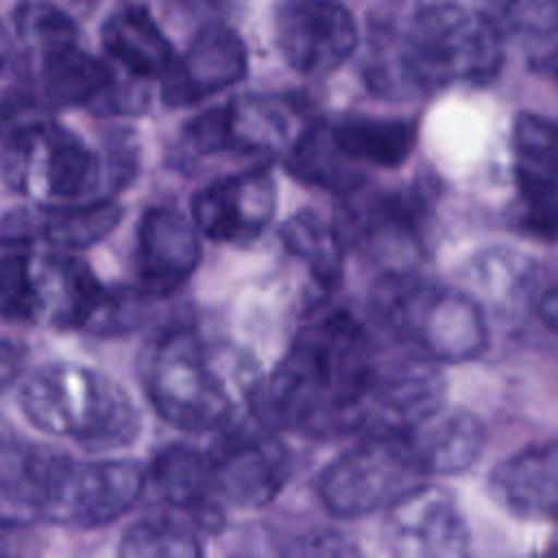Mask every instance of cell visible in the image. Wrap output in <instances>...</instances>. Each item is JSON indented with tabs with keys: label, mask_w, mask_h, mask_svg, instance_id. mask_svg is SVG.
I'll use <instances>...</instances> for the list:
<instances>
[{
	"label": "cell",
	"mask_w": 558,
	"mask_h": 558,
	"mask_svg": "<svg viewBox=\"0 0 558 558\" xmlns=\"http://www.w3.org/2000/svg\"><path fill=\"white\" fill-rule=\"evenodd\" d=\"M185 2H211V0H185Z\"/></svg>",
	"instance_id": "8d00e7d4"
},
{
	"label": "cell",
	"mask_w": 558,
	"mask_h": 558,
	"mask_svg": "<svg viewBox=\"0 0 558 558\" xmlns=\"http://www.w3.org/2000/svg\"><path fill=\"white\" fill-rule=\"evenodd\" d=\"M150 296L142 288L116 286L107 288L87 320L83 331L96 336H120L137 329L146 316V301Z\"/></svg>",
	"instance_id": "4dcf8cb0"
},
{
	"label": "cell",
	"mask_w": 558,
	"mask_h": 558,
	"mask_svg": "<svg viewBox=\"0 0 558 558\" xmlns=\"http://www.w3.org/2000/svg\"><path fill=\"white\" fill-rule=\"evenodd\" d=\"M377 355L368 331L344 310L305 325L248 399L257 425L312 436L351 434Z\"/></svg>",
	"instance_id": "6da1fadb"
},
{
	"label": "cell",
	"mask_w": 558,
	"mask_h": 558,
	"mask_svg": "<svg viewBox=\"0 0 558 558\" xmlns=\"http://www.w3.org/2000/svg\"><path fill=\"white\" fill-rule=\"evenodd\" d=\"M279 235L286 251L307 268L316 292L314 305H318L338 288L342 277L347 246L336 222L312 209H303L281 225Z\"/></svg>",
	"instance_id": "d4e9b609"
},
{
	"label": "cell",
	"mask_w": 558,
	"mask_h": 558,
	"mask_svg": "<svg viewBox=\"0 0 558 558\" xmlns=\"http://www.w3.org/2000/svg\"><path fill=\"white\" fill-rule=\"evenodd\" d=\"M290 556H353L357 545L336 530H316L296 538L288 549Z\"/></svg>",
	"instance_id": "1f68e13d"
},
{
	"label": "cell",
	"mask_w": 558,
	"mask_h": 558,
	"mask_svg": "<svg viewBox=\"0 0 558 558\" xmlns=\"http://www.w3.org/2000/svg\"><path fill=\"white\" fill-rule=\"evenodd\" d=\"M137 375L153 410L181 432L220 429L235 410V395L216 353L192 327L155 333L137 357Z\"/></svg>",
	"instance_id": "5b68a950"
},
{
	"label": "cell",
	"mask_w": 558,
	"mask_h": 558,
	"mask_svg": "<svg viewBox=\"0 0 558 558\" xmlns=\"http://www.w3.org/2000/svg\"><path fill=\"white\" fill-rule=\"evenodd\" d=\"M530 299L534 307V316L551 331L558 336V281L545 283L534 290Z\"/></svg>",
	"instance_id": "d6a6232c"
},
{
	"label": "cell",
	"mask_w": 558,
	"mask_h": 558,
	"mask_svg": "<svg viewBox=\"0 0 558 558\" xmlns=\"http://www.w3.org/2000/svg\"><path fill=\"white\" fill-rule=\"evenodd\" d=\"M100 39L105 52L135 78H161L174 61V50L144 7H124L111 13Z\"/></svg>",
	"instance_id": "cb8c5ba5"
},
{
	"label": "cell",
	"mask_w": 558,
	"mask_h": 558,
	"mask_svg": "<svg viewBox=\"0 0 558 558\" xmlns=\"http://www.w3.org/2000/svg\"><path fill=\"white\" fill-rule=\"evenodd\" d=\"M159 497L196 532L216 534L225 525V504L216 495L207 451L172 442L157 451L148 471Z\"/></svg>",
	"instance_id": "ffe728a7"
},
{
	"label": "cell",
	"mask_w": 558,
	"mask_h": 558,
	"mask_svg": "<svg viewBox=\"0 0 558 558\" xmlns=\"http://www.w3.org/2000/svg\"><path fill=\"white\" fill-rule=\"evenodd\" d=\"M501 65L497 26L458 7L418 11L408 31L379 39L366 83L384 98H414L451 83H488Z\"/></svg>",
	"instance_id": "7a4b0ae2"
},
{
	"label": "cell",
	"mask_w": 558,
	"mask_h": 558,
	"mask_svg": "<svg viewBox=\"0 0 558 558\" xmlns=\"http://www.w3.org/2000/svg\"><path fill=\"white\" fill-rule=\"evenodd\" d=\"M13 48H11V39L7 35V31L0 24V83L9 76V72L13 70Z\"/></svg>",
	"instance_id": "e575fe53"
},
{
	"label": "cell",
	"mask_w": 558,
	"mask_h": 558,
	"mask_svg": "<svg viewBox=\"0 0 558 558\" xmlns=\"http://www.w3.org/2000/svg\"><path fill=\"white\" fill-rule=\"evenodd\" d=\"M148 469L131 458L59 462L39 514L59 525L102 527L126 514L144 495Z\"/></svg>",
	"instance_id": "30bf717a"
},
{
	"label": "cell",
	"mask_w": 558,
	"mask_h": 558,
	"mask_svg": "<svg viewBox=\"0 0 558 558\" xmlns=\"http://www.w3.org/2000/svg\"><path fill=\"white\" fill-rule=\"evenodd\" d=\"M246 68V48L240 35L225 24H207L163 72L161 100L174 109L196 105L240 83Z\"/></svg>",
	"instance_id": "ac0fdd59"
},
{
	"label": "cell",
	"mask_w": 558,
	"mask_h": 558,
	"mask_svg": "<svg viewBox=\"0 0 558 558\" xmlns=\"http://www.w3.org/2000/svg\"><path fill=\"white\" fill-rule=\"evenodd\" d=\"M288 102L270 96H242L192 118L181 142L192 155H277L286 153L299 129Z\"/></svg>",
	"instance_id": "7c38bea8"
},
{
	"label": "cell",
	"mask_w": 558,
	"mask_h": 558,
	"mask_svg": "<svg viewBox=\"0 0 558 558\" xmlns=\"http://www.w3.org/2000/svg\"><path fill=\"white\" fill-rule=\"evenodd\" d=\"M20 35L39 50V85L52 107H85L98 116L140 113L146 92L120 85L113 72L85 52L74 22L48 2H24L17 9Z\"/></svg>",
	"instance_id": "8992f818"
},
{
	"label": "cell",
	"mask_w": 558,
	"mask_h": 558,
	"mask_svg": "<svg viewBox=\"0 0 558 558\" xmlns=\"http://www.w3.org/2000/svg\"><path fill=\"white\" fill-rule=\"evenodd\" d=\"M549 70H551V72L558 76V57H556V59L549 63Z\"/></svg>",
	"instance_id": "d590c367"
},
{
	"label": "cell",
	"mask_w": 558,
	"mask_h": 558,
	"mask_svg": "<svg viewBox=\"0 0 558 558\" xmlns=\"http://www.w3.org/2000/svg\"><path fill=\"white\" fill-rule=\"evenodd\" d=\"M196 229L220 244L255 242L277 209V181L268 166L220 177L198 190L190 203Z\"/></svg>",
	"instance_id": "9a60e30c"
},
{
	"label": "cell",
	"mask_w": 558,
	"mask_h": 558,
	"mask_svg": "<svg viewBox=\"0 0 558 558\" xmlns=\"http://www.w3.org/2000/svg\"><path fill=\"white\" fill-rule=\"evenodd\" d=\"M7 185L44 207L89 201L102 187L107 166L70 129L31 122L15 129L0 153Z\"/></svg>",
	"instance_id": "52a82bcc"
},
{
	"label": "cell",
	"mask_w": 558,
	"mask_h": 558,
	"mask_svg": "<svg viewBox=\"0 0 558 558\" xmlns=\"http://www.w3.org/2000/svg\"><path fill=\"white\" fill-rule=\"evenodd\" d=\"M26 353L20 344L0 340V392L9 390L22 375Z\"/></svg>",
	"instance_id": "836d02e7"
},
{
	"label": "cell",
	"mask_w": 558,
	"mask_h": 558,
	"mask_svg": "<svg viewBox=\"0 0 558 558\" xmlns=\"http://www.w3.org/2000/svg\"><path fill=\"white\" fill-rule=\"evenodd\" d=\"M517 168L523 172L558 179V122L541 113L523 111L512 124Z\"/></svg>",
	"instance_id": "f546056e"
},
{
	"label": "cell",
	"mask_w": 558,
	"mask_h": 558,
	"mask_svg": "<svg viewBox=\"0 0 558 558\" xmlns=\"http://www.w3.org/2000/svg\"><path fill=\"white\" fill-rule=\"evenodd\" d=\"M196 225L174 207H148L137 222L135 272L150 299H166L181 290L201 264Z\"/></svg>",
	"instance_id": "e0dca14e"
},
{
	"label": "cell",
	"mask_w": 558,
	"mask_h": 558,
	"mask_svg": "<svg viewBox=\"0 0 558 558\" xmlns=\"http://www.w3.org/2000/svg\"><path fill=\"white\" fill-rule=\"evenodd\" d=\"M368 310L379 329L438 364L475 360L488 347L480 303L416 270L384 272L373 288Z\"/></svg>",
	"instance_id": "277c9868"
},
{
	"label": "cell",
	"mask_w": 558,
	"mask_h": 558,
	"mask_svg": "<svg viewBox=\"0 0 558 558\" xmlns=\"http://www.w3.org/2000/svg\"><path fill=\"white\" fill-rule=\"evenodd\" d=\"M381 538L388 554L401 558H458L471 547L458 499L440 486L425 484L386 508Z\"/></svg>",
	"instance_id": "5bb4252c"
},
{
	"label": "cell",
	"mask_w": 558,
	"mask_h": 558,
	"mask_svg": "<svg viewBox=\"0 0 558 558\" xmlns=\"http://www.w3.org/2000/svg\"><path fill=\"white\" fill-rule=\"evenodd\" d=\"M122 207L113 198H89L44 209H17L2 218L0 240L28 244L46 240L59 251H85L105 240L120 222Z\"/></svg>",
	"instance_id": "d6986e66"
},
{
	"label": "cell",
	"mask_w": 558,
	"mask_h": 558,
	"mask_svg": "<svg viewBox=\"0 0 558 558\" xmlns=\"http://www.w3.org/2000/svg\"><path fill=\"white\" fill-rule=\"evenodd\" d=\"M333 146L353 174L366 183L371 170L399 168L416 146V124L405 118L347 116L327 120Z\"/></svg>",
	"instance_id": "7402d4cb"
},
{
	"label": "cell",
	"mask_w": 558,
	"mask_h": 558,
	"mask_svg": "<svg viewBox=\"0 0 558 558\" xmlns=\"http://www.w3.org/2000/svg\"><path fill=\"white\" fill-rule=\"evenodd\" d=\"M493 499L525 521H558V440H545L504 458L488 477Z\"/></svg>",
	"instance_id": "44dd1931"
},
{
	"label": "cell",
	"mask_w": 558,
	"mask_h": 558,
	"mask_svg": "<svg viewBox=\"0 0 558 558\" xmlns=\"http://www.w3.org/2000/svg\"><path fill=\"white\" fill-rule=\"evenodd\" d=\"M425 475H456L473 466L486 445L482 421L466 410L440 408L408 434Z\"/></svg>",
	"instance_id": "603a6c76"
},
{
	"label": "cell",
	"mask_w": 558,
	"mask_h": 558,
	"mask_svg": "<svg viewBox=\"0 0 558 558\" xmlns=\"http://www.w3.org/2000/svg\"><path fill=\"white\" fill-rule=\"evenodd\" d=\"M20 410L39 432L72 438L89 451L129 447L142 432L131 395L100 371L74 362H48L20 388Z\"/></svg>",
	"instance_id": "3957f363"
},
{
	"label": "cell",
	"mask_w": 558,
	"mask_h": 558,
	"mask_svg": "<svg viewBox=\"0 0 558 558\" xmlns=\"http://www.w3.org/2000/svg\"><path fill=\"white\" fill-rule=\"evenodd\" d=\"M427 198L423 190L364 187L344 194L342 209L333 220L347 248H357L384 266V272L414 270L412 264L425 253Z\"/></svg>",
	"instance_id": "9c48e42d"
},
{
	"label": "cell",
	"mask_w": 558,
	"mask_h": 558,
	"mask_svg": "<svg viewBox=\"0 0 558 558\" xmlns=\"http://www.w3.org/2000/svg\"><path fill=\"white\" fill-rule=\"evenodd\" d=\"M286 63L301 76L323 78L336 72L357 48L353 15L331 0H290L275 22Z\"/></svg>",
	"instance_id": "2e32d148"
},
{
	"label": "cell",
	"mask_w": 558,
	"mask_h": 558,
	"mask_svg": "<svg viewBox=\"0 0 558 558\" xmlns=\"http://www.w3.org/2000/svg\"><path fill=\"white\" fill-rule=\"evenodd\" d=\"M63 451L24 438L0 416V497L39 510Z\"/></svg>",
	"instance_id": "484cf974"
},
{
	"label": "cell",
	"mask_w": 558,
	"mask_h": 558,
	"mask_svg": "<svg viewBox=\"0 0 558 558\" xmlns=\"http://www.w3.org/2000/svg\"><path fill=\"white\" fill-rule=\"evenodd\" d=\"M48 318L41 257L0 255V320L35 323Z\"/></svg>",
	"instance_id": "4316f807"
},
{
	"label": "cell",
	"mask_w": 558,
	"mask_h": 558,
	"mask_svg": "<svg viewBox=\"0 0 558 558\" xmlns=\"http://www.w3.org/2000/svg\"><path fill=\"white\" fill-rule=\"evenodd\" d=\"M425 477L408 436H362L325 466L316 490L329 514L360 519L386 510Z\"/></svg>",
	"instance_id": "ba28073f"
},
{
	"label": "cell",
	"mask_w": 558,
	"mask_h": 558,
	"mask_svg": "<svg viewBox=\"0 0 558 558\" xmlns=\"http://www.w3.org/2000/svg\"><path fill=\"white\" fill-rule=\"evenodd\" d=\"M209 473L222 504L262 508L270 504L290 477V451L277 432L231 429L207 449Z\"/></svg>",
	"instance_id": "4fadbf2b"
},
{
	"label": "cell",
	"mask_w": 558,
	"mask_h": 558,
	"mask_svg": "<svg viewBox=\"0 0 558 558\" xmlns=\"http://www.w3.org/2000/svg\"><path fill=\"white\" fill-rule=\"evenodd\" d=\"M122 558H194L203 554L198 532L177 519H142L120 538Z\"/></svg>",
	"instance_id": "f1b7e54d"
},
{
	"label": "cell",
	"mask_w": 558,
	"mask_h": 558,
	"mask_svg": "<svg viewBox=\"0 0 558 558\" xmlns=\"http://www.w3.org/2000/svg\"><path fill=\"white\" fill-rule=\"evenodd\" d=\"M445 392L438 362L421 353L377 360L355 408L351 434L408 436L445 408Z\"/></svg>",
	"instance_id": "8fae6325"
},
{
	"label": "cell",
	"mask_w": 558,
	"mask_h": 558,
	"mask_svg": "<svg viewBox=\"0 0 558 558\" xmlns=\"http://www.w3.org/2000/svg\"><path fill=\"white\" fill-rule=\"evenodd\" d=\"M514 183L510 225L527 238L558 244V179L514 170Z\"/></svg>",
	"instance_id": "83f0119b"
}]
</instances>
